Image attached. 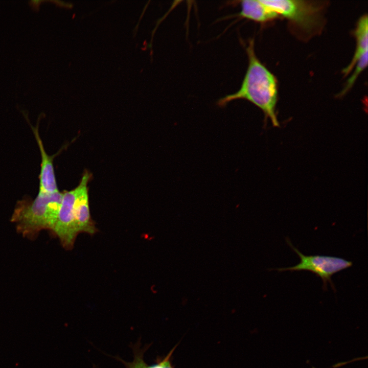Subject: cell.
Returning a JSON list of instances; mask_svg holds the SVG:
<instances>
[{"label": "cell", "instance_id": "obj_12", "mask_svg": "<svg viewBox=\"0 0 368 368\" xmlns=\"http://www.w3.org/2000/svg\"><path fill=\"white\" fill-rule=\"evenodd\" d=\"M367 357L366 356V357H360V358H355V359H353V360H350V361H347V362H345L338 363H336V364H335L333 365H332V367H333V368H337V367H339V366H342V365H345V364H346L348 363H350V362H353V361H357V360H363V359H367Z\"/></svg>", "mask_w": 368, "mask_h": 368}, {"label": "cell", "instance_id": "obj_11", "mask_svg": "<svg viewBox=\"0 0 368 368\" xmlns=\"http://www.w3.org/2000/svg\"><path fill=\"white\" fill-rule=\"evenodd\" d=\"M367 65V52L362 55L355 64V70L347 81L346 86L340 93V95L346 94L353 86L359 74L365 69Z\"/></svg>", "mask_w": 368, "mask_h": 368}, {"label": "cell", "instance_id": "obj_3", "mask_svg": "<svg viewBox=\"0 0 368 368\" xmlns=\"http://www.w3.org/2000/svg\"><path fill=\"white\" fill-rule=\"evenodd\" d=\"M286 242L299 256L301 261L295 266L276 268L275 270L280 272L303 270L312 272L322 280L324 290H327V284L329 283L334 291L336 292L335 287L332 281V277L337 272L351 267L353 262L341 258L333 256H306L295 247L288 238H286Z\"/></svg>", "mask_w": 368, "mask_h": 368}, {"label": "cell", "instance_id": "obj_6", "mask_svg": "<svg viewBox=\"0 0 368 368\" xmlns=\"http://www.w3.org/2000/svg\"><path fill=\"white\" fill-rule=\"evenodd\" d=\"M90 178L88 172L83 175L80 184L81 190L75 204V217L78 233L85 232L94 234L97 229L94 222L91 219L87 184Z\"/></svg>", "mask_w": 368, "mask_h": 368}, {"label": "cell", "instance_id": "obj_1", "mask_svg": "<svg viewBox=\"0 0 368 368\" xmlns=\"http://www.w3.org/2000/svg\"><path fill=\"white\" fill-rule=\"evenodd\" d=\"M246 52L248 66L240 88L236 93L219 99L217 104L222 107L236 100H247L260 108L266 118H270L274 126H279L275 113L278 100L276 78L257 57L253 39L248 41Z\"/></svg>", "mask_w": 368, "mask_h": 368}, {"label": "cell", "instance_id": "obj_5", "mask_svg": "<svg viewBox=\"0 0 368 368\" xmlns=\"http://www.w3.org/2000/svg\"><path fill=\"white\" fill-rule=\"evenodd\" d=\"M262 2L295 24L303 27H311L319 8L310 2L296 0H261Z\"/></svg>", "mask_w": 368, "mask_h": 368}, {"label": "cell", "instance_id": "obj_2", "mask_svg": "<svg viewBox=\"0 0 368 368\" xmlns=\"http://www.w3.org/2000/svg\"><path fill=\"white\" fill-rule=\"evenodd\" d=\"M63 193H38L31 202H20L12 216L24 235H33L43 229H53L57 220Z\"/></svg>", "mask_w": 368, "mask_h": 368}, {"label": "cell", "instance_id": "obj_4", "mask_svg": "<svg viewBox=\"0 0 368 368\" xmlns=\"http://www.w3.org/2000/svg\"><path fill=\"white\" fill-rule=\"evenodd\" d=\"M81 184L75 189L63 193L56 222L53 228L62 246L70 249L73 247L78 234L75 217V204L81 190Z\"/></svg>", "mask_w": 368, "mask_h": 368}, {"label": "cell", "instance_id": "obj_8", "mask_svg": "<svg viewBox=\"0 0 368 368\" xmlns=\"http://www.w3.org/2000/svg\"><path fill=\"white\" fill-rule=\"evenodd\" d=\"M241 11L238 17L254 21L264 23L278 17L279 15L261 0H245L240 2Z\"/></svg>", "mask_w": 368, "mask_h": 368}, {"label": "cell", "instance_id": "obj_10", "mask_svg": "<svg viewBox=\"0 0 368 368\" xmlns=\"http://www.w3.org/2000/svg\"><path fill=\"white\" fill-rule=\"evenodd\" d=\"M172 352H170L164 359L159 361L157 363L148 365L144 361L143 352L137 351L135 350L134 358L131 362H126L124 361L126 368H173L172 366L170 358Z\"/></svg>", "mask_w": 368, "mask_h": 368}, {"label": "cell", "instance_id": "obj_9", "mask_svg": "<svg viewBox=\"0 0 368 368\" xmlns=\"http://www.w3.org/2000/svg\"><path fill=\"white\" fill-rule=\"evenodd\" d=\"M355 34L356 40V50L350 63L342 71L345 76L351 72L361 56L367 52L368 20L367 15L362 16L358 20Z\"/></svg>", "mask_w": 368, "mask_h": 368}, {"label": "cell", "instance_id": "obj_7", "mask_svg": "<svg viewBox=\"0 0 368 368\" xmlns=\"http://www.w3.org/2000/svg\"><path fill=\"white\" fill-rule=\"evenodd\" d=\"M41 153V163L39 192L51 194L58 191L53 165V159L46 153L37 128L32 127Z\"/></svg>", "mask_w": 368, "mask_h": 368}]
</instances>
